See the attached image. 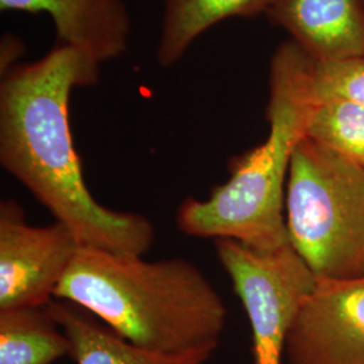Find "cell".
Here are the masks:
<instances>
[{
	"instance_id": "cell-4",
	"label": "cell",
	"mask_w": 364,
	"mask_h": 364,
	"mask_svg": "<svg viewBox=\"0 0 364 364\" xmlns=\"http://www.w3.org/2000/svg\"><path fill=\"white\" fill-rule=\"evenodd\" d=\"M289 242L316 279L364 278V168L305 135L287 176Z\"/></svg>"
},
{
	"instance_id": "cell-11",
	"label": "cell",
	"mask_w": 364,
	"mask_h": 364,
	"mask_svg": "<svg viewBox=\"0 0 364 364\" xmlns=\"http://www.w3.org/2000/svg\"><path fill=\"white\" fill-rule=\"evenodd\" d=\"M274 0H164V22L156 61L164 68L178 63L209 27L232 16L267 13Z\"/></svg>"
},
{
	"instance_id": "cell-3",
	"label": "cell",
	"mask_w": 364,
	"mask_h": 364,
	"mask_svg": "<svg viewBox=\"0 0 364 364\" xmlns=\"http://www.w3.org/2000/svg\"><path fill=\"white\" fill-rule=\"evenodd\" d=\"M312 58L294 41L274 53L269 135L263 144L234 159L231 177L208 198L188 197L176 223L188 236L232 239L257 252L289 247L285 220L287 176L296 147L308 132L312 114Z\"/></svg>"
},
{
	"instance_id": "cell-6",
	"label": "cell",
	"mask_w": 364,
	"mask_h": 364,
	"mask_svg": "<svg viewBox=\"0 0 364 364\" xmlns=\"http://www.w3.org/2000/svg\"><path fill=\"white\" fill-rule=\"evenodd\" d=\"M81 245L64 223L31 225L13 200L0 204V311L48 306Z\"/></svg>"
},
{
	"instance_id": "cell-1",
	"label": "cell",
	"mask_w": 364,
	"mask_h": 364,
	"mask_svg": "<svg viewBox=\"0 0 364 364\" xmlns=\"http://www.w3.org/2000/svg\"><path fill=\"white\" fill-rule=\"evenodd\" d=\"M91 57L57 43L38 61L14 64L0 82V165L21 182L81 247L144 257L154 227L139 213L97 203L84 180L73 144L69 102L99 80Z\"/></svg>"
},
{
	"instance_id": "cell-7",
	"label": "cell",
	"mask_w": 364,
	"mask_h": 364,
	"mask_svg": "<svg viewBox=\"0 0 364 364\" xmlns=\"http://www.w3.org/2000/svg\"><path fill=\"white\" fill-rule=\"evenodd\" d=\"M289 364H364V278L317 279L287 332Z\"/></svg>"
},
{
	"instance_id": "cell-14",
	"label": "cell",
	"mask_w": 364,
	"mask_h": 364,
	"mask_svg": "<svg viewBox=\"0 0 364 364\" xmlns=\"http://www.w3.org/2000/svg\"><path fill=\"white\" fill-rule=\"evenodd\" d=\"M312 95L314 103L341 100L364 108V55L314 63Z\"/></svg>"
},
{
	"instance_id": "cell-12",
	"label": "cell",
	"mask_w": 364,
	"mask_h": 364,
	"mask_svg": "<svg viewBox=\"0 0 364 364\" xmlns=\"http://www.w3.org/2000/svg\"><path fill=\"white\" fill-rule=\"evenodd\" d=\"M70 348L48 306L0 311V364H53Z\"/></svg>"
},
{
	"instance_id": "cell-5",
	"label": "cell",
	"mask_w": 364,
	"mask_h": 364,
	"mask_svg": "<svg viewBox=\"0 0 364 364\" xmlns=\"http://www.w3.org/2000/svg\"><path fill=\"white\" fill-rule=\"evenodd\" d=\"M213 242L247 313L252 364H282L287 332L316 277L291 246L262 254L232 239Z\"/></svg>"
},
{
	"instance_id": "cell-9",
	"label": "cell",
	"mask_w": 364,
	"mask_h": 364,
	"mask_svg": "<svg viewBox=\"0 0 364 364\" xmlns=\"http://www.w3.org/2000/svg\"><path fill=\"white\" fill-rule=\"evenodd\" d=\"M0 9L49 14L58 43L97 64L117 58L129 49L130 14L122 0H0Z\"/></svg>"
},
{
	"instance_id": "cell-8",
	"label": "cell",
	"mask_w": 364,
	"mask_h": 364,
	"mask_svg": "<svg viewBox=\"0 0 364 364\" xmlns=\"http://www.w3.org/2000/svg\"><path fill=\"white\" fill-rule=\"evenodd\" d=\"M266 14L314 63L364 55V0H274Z\"/></svg>"
},
{
	"instance_id": "cell-10",
	"label": "cell",
	"mask_w": 364,
	"mask_h": 364,
	"mask_svg": "<svg viewBox=\"0 0 364 364\" xmlns=\"http://www.w3.org/2000/svg\"><path fill=\"white\" fill-rule=\"evenodd\" d=\"M57 324L70 340V358L76 364H205L213 351L166 355L147 351L120 338L107 326L65 301L48 305Z\"/></svg>"
},
{
	"instance_id": "cell-2",
	"label": "cell",
	"mask_w": 364,
	"mask_h": 364,
	"mask_svg": "<svg viewBox=\"0 0 364 364\" xmlns=\"http://www.w3.org/2000/svg\"><path fill=\"white\" fill-rule=\"evenodd\" d=\"M54 299L91 313L147 351H216L227 323L219 291L183 258L146 260L81 247Z\"/></svg>"
},
{
	"instance_id": "cell-13",
	"label": "cell",
	"mask_w": 364,
	"mask_h": 364,
	"mask_svg": "<svg viewBox=\"0 0 364 364\" xmlns=\"http://www.w3.org/2000/svg\"><path fill=\"white\" fill-rule=\"evenodd\" d=\"M306 135L364 168L363 107L341 100L314 103Z\"/></svg>"
}]
</instances>
